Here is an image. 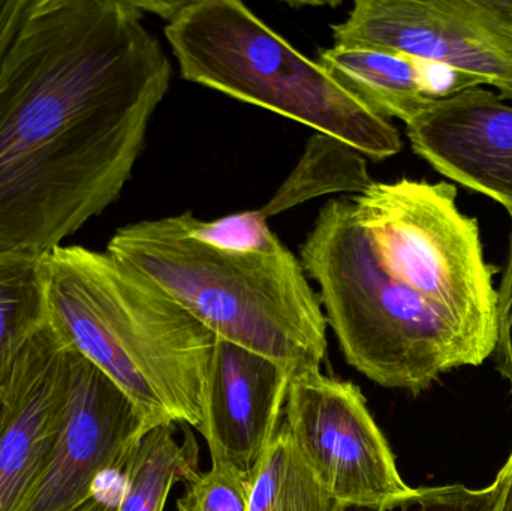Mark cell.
Instances as JSON below:
<instances>
[{"label":"cell","instance_id":"obj_1","mask_svg":"<svg viewBox=\"0 0 512 511\" xmlns=\"http://www.w3.org/2000/svg\"><path fill=\"white\" fill-rule=\"evenodd\" d=\"M171 72L131 0H33L0 68V254H48L120 197Z\"/></svg>","mask_w":512,"mask_h":511},{"label":"cell","instance_id":"obj_2","mask_svg":"<svg viewBox=\"0 0 512 511\" xmlns=\"http://www.w3.org/2000/svg\"><path fill=\"white\" fill-rule=\"evenodd\" d=\"M48 312L57 333L101 369L150 429H200L218 336L152 279L84 246L44 255Z\"/></svg>","mask_w":512,"mask_h":511},{"label":"cell","instance_id":"obj_3","mask_svg":"<svg viewBox=\"0 0 512 511\" xmlns=\"http://www.w3.org/2000/svg\"><path fill=\"white\" fill-rule=\"evenodd\" d=\"M191 212L119 228L107 252L146 275L218 338L273 360L289 377L319 371L327 320L300 260L215 248L189 233Z\"/></svg>","mask_w":512,"mask_h":511},{"label":"cell","instance_id":"obj_4","mask_svg":"<svg viewBox=\"0 0 512 511\" xmlns=\"http://www.w3.org/2000/svg\"><path fill=\"white\" fill-rule=\"evenodd\" d=\"M300 263L346 362L373 383L417 395L444 372L487 359L450 315L379 266L352 200L319 210Z\"/></svg>","mask_w":512,"mask_h":511},{"label":"cell","instance_id":"obj_5","mask_svg":"<svg viewBox=\"0 0 512 511\" xmlns=\"http://www.w3.org/2000/svg\"><path fill=\"white\" fill-rule=\"evenodd\" d=\"M183 80L331 135L373 161L396 156V126L239 0H191L164 29Z\"/></svg>","mask_w":512,"mask_h":511},{"label":"cell","instance_id":"obj_6","mask_svg":"<svg viewBox=\"0 0 512 511\" xmlns=\"http://www.w3.org/2000/svg\"><path fill=\"white\" fill-rule=\"evenodd\" d=\"M352 203L379 266L450 315L487 357L495 353L498 269L484 258L478 219L457 206L456 186L375 182Z\"/></svg>","mask_w":512,"mask_h":511},{"label":"cell","instance_id":"obj_7","mask_svg":"<svg viewBox=\"0 0 512 511\" xmlns=\"http://www.w3.org/2000/svg\"><path fill=\"white\" fill-rule=\"evenodd\" d=\"M283 414L298 455L339 506H384L414 491L357 384L321 371L295 375Z\"/></svg>","mask_w":512,"mask_h":511},{"label":"cell","instance_id":"obj_8","mask_svg":"<svg viewBox=\"0 0 512 511\" xmlns=\"http://www.w3.org/2000/svg\"><path fill=\"white\" fill-rule=\"evenodd\" d=\"M331 32L334 47L442 63L512 99V24L486 0H357Z\"/></svg>","mask_w":512,"mask_h":511},{"label":"cell","instance_id":"obj_9","mask_svg":"<svg viewBox=\"0 0 512 511\" xmlns=\"http://www.w3.org/2000/svg\"><path fill=\"white\" fill-rule=\"evenodd\" d=\"M149 429L131 399L74 350L59 440L24 511H80L102 477L122 473Z\"/></svg>","mask_w":512,"mask_h":511},{"label":"cell","instance_id":"obj_10","mask_svg":"<svg viewBox=\"0 0 512 511\" xmlns=\"http://www.w3.org/2000/svg\"><path fill=\"white\" fill-rule=\"evenodd\" d=\"M72 353L48 323L0 387V511H24L44 479L65 417Z\"/></svg>","mask_w":512,"mask_h":511},{"label":"cell","instance_id":"obj_11","mask_svg":"<svg viewBox=\"0 0 512 511\" xmlns=\"http://www.w3.org/2000/svg\"><path fill=\"white\" fill-rule=\"evenodd\" d=\"M291 377L267 357L216 339L204 387L200 432L212 467L254 483L282 425Z\"/></svg>","mask_w":512,"mask_h":511},{"label":"cell","instance_id":"obj_12","mask_svg":"<svg viewBox=\"0 0 512 511\" xmlns=\"http://www.w3.org/2000/svg\"><path fill=\"white\" fill-rule=\"evenodd\" d=\"M412 150L439 174L512 216V107L483 87L436 101L406 125Z\"/></svg>","mask_w":512,"mask_h":511},{"label":"cell","instance_id":"obj_13","mask_svg":"<svg viewBox=\"0 0 512 511\" xmlns=\"http://www.w3.org/2000/svg\"><path fill=\"white\" fill-rule=\"evenodd\" d=\"M316 62L373 113L408 125L435 101L421 89L417 60L364 48H322Z\"/></svg>","mask_w":512,"mask_h":511},{"label":"cell","instance_id":"obj_14","mask_svg":"<svg viewBox=\"0 0 512 511\" xmlns=\"http://www.w3.org/2000/svg\"><path fill=\"white\" fill-rule=\"evenodd\" d=\"M373 183L367 158L360 150L339 138L315 132L294 170L259 212L268 219L322 195L363 194Z\"/></svg>","mask_w":512,"mask_h":511},{"label":"cell","instance_id":"obj_15","mask_svg":"<svg viewBox=\"0 0 512 511\" xmlns=\"http://www.w3.org/2000/svg\"><path fill=\"white\" fill-rule=\"evenodd\" d=\"M198 453L189 428L180 444L174 438V425L149 429L123 468L125 483L117 511H164L174 483H188L200 474Z\"/></svg>","mask_w":512,"mask_h":511},{"label":"cell","instance_id":"obj_16","mask_svg":"<svg viewBox=\"0 0 512 511\" xmlns=\"http://www.w3.org/2000/svg\"><path fill=\"white\" fill-rule=\"evenodd\" d=\"M48 323L44 255L0 254V387Z\"/></svg>","mask_w":512,"mask_h":511},{"label":"cell","instance_id":"obj_17","mask_svg":"<svg viewBox=\"0 0 512 511\" xmlns=\"http://www.w3.org/2000/svg\"><path fill=\"white\" fill-rule=\"evenodd\" d=\"M337 507L298 455L282 423L256 474L248 511H336Z\"/></svg>","mask_w":512,"mask_h":511},{"label":"cell","instance_id":"obj_18","mask_svg":"<svg viewBox=\"0 0 512 511\" xmlns=\"http://www.w3.org/2000/svg\"><path fill=\"white\" fill-rule=\"evenodd\" d=\"M189 233L206 245L231 251H262L279 240L259 210L234 213L212 222L200 221L191 213Z\"/></svg>","mask_w":512,"mask_h":511},{"label":"cell","instance_id":"obj_19","mask_svg":"<svg viewBox=\"0 0 512 511\" xmlns=\"http://www.w3.org/2000/svg\"><path fill=\"white\" fill-rule=\"evenodd\" d=\"M252 486L233 471L212 467L186 483L177 511H248Z\"/></svg>","mask_w":512,"mask_h":511},{"label":"cell","instance_id":"obj_20","mask_svg":"<svg viewBox=\"0 0 512 511\" xmlns=\"http://www.w3.org/2000/svg\"><path fill=\"white\" fill-rule=\"evenodd\" d=\"M495 486L469 489L463 485L418 488L384 506H339L336 511H492Z\"/></svg>","mask_w":512,"mask_h":511},{"label":"cell","instance_id":"obj_21","mask_svg":"<svg viewBox=\"0 0 512 511\" xmlns=\"http://www.w3.org/2000/svg\"><path fill=\"white\" fill-rule=\"evenodd\" d=\"M496 357L501 374L507 378L512 392V216L507 264L496 302Z\"/></svg>","mask_w":512,"mask_h":511},{"label":"cell","instance_id":"obj_22","mask_svg":"<svg viewBox=\"0 0 512 511\" xmlns=\"http://www.w3.org/2000/svg\"><path fill=\"white\" fill-rule=\"evenodd\" d=\"M417 60L418 77L421 89L432 101H444L474 87H480L483 81L474 75L465 74L459 69L442 63Z\"/></svg>","mask_w":512,"mask_h":511},{"label":"cell","instance_id":"obj_23","mask_svg":"<svg viewBox=\"0 0 512 511\" xmlns=\"http://www.w3.org/2000/svg\"><path fill=\"white\" fill-rule=\"evenodd\" d=\"M33 0H0V68L23 26Z\"/></svg>","mask_w":512,"mask_h":511},{"label":"cell","instance_id":"obj_24","mask_svg":"<svg viewBox=\"0 0 512 511\" xmlns=\"http://www.w3.org/2000/svg\"><path fill=\"white\" fill-rule=\"evenodd\" d=\"M495 503L492 511H512V452L496 477L495 483Z\"/></svg>","mask_w":512,"mask_h":511},{"label":"cell","instance_id":"obj_25","mask_svg":"<svg viewBox=\"0 0 512 511\" xmlns=\"http://www.w3.org/2000/svg\"><path fill=\"white\" fill-rule=\"evenodd\" d=\"M131 2L143 14L144 12H149V14L158 15L167 23H171L180 14V11L188 5V0H180V2H167V0H161V2L144 0V2H141V0H131Z\"/></svg>","mask_w":512,"mask_h":511},{"label":"cell","instance_id":"obj_26","mask_svg":"<svg viewBox=\"0 0 512 511\" xmlns=\"http://www.w3.org/2000/svg\"><path fill=\"white\" fill-rule=\"evenodd\" d=\"M119 503V501H117ZM117 503H113L111 500H105V498L99 497L96 492L95 497L86 504L80 511H117Z\"/></svg>","mask_w":512,"mask_h":511},{"label":"cell","instance_id":"obj_27","mask_svg":"<svg viewBox=\"0 0 512 511\" xmlns=\"http://www.w3.org/2000/svg\"><path fill=\"white\" fill-rule=\"evenodd\" d=\"M486 2L489 3L490 8L495 9L512 24V0H486Z\"/></svg>","mask_w":512,"mask_h":511},{"label":"cell","instance_id":"obj_28","mask_svg":"<svg viewBox=\"0 0 512 511\" xmlns=\"http://www.w3.org/2000/svg\"><path fill=\"white\" fill-rule=\"evenodd\" d=\"M0 411H2V399H0Z\"/></svg>","mask_w":512,"mask_h":511}]
</instances>
